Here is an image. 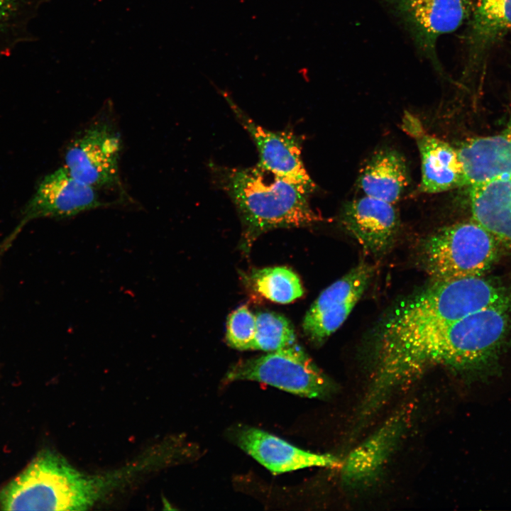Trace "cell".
<instances>
[{
	"label": "cell",
	"instance_id": "1",
	"mask_svg": "<svg viewBox=\"0 0 511 511\" xmlns=\"http://www.w3.org/2000/svg\"><path fill=\"white\" fill-rule=\"evenodd\" d=\"M510 304L507 290L483 275L433 280L397 304L383 319L375 335L369 387L454 322L486 308Z\"/></svg>",
	"mask_w": 511,
	"mask_h": 511
},
{
	"label": "cell",
	"instance_id": "12",
	"mask_svg": "<svg viewBox=\"0 0 511 511\" xmlns=\"http://www.w3.org/2000/svg\"><path fill=\"white\" fill-rule=\"evenodd\" d=\"M233 439L241 449L275 474L309 467L334 468L341 464L334 456L302 450L253 427L236 429Z\"/></svg>",
	"mask_w": 511,
	"mask_h": 511
},
{
	"label": "cell",
	"instance_id": "6",
	"mask_svg": "<svg viewBox=\"0 0 511 511\" xmlns=\"http://www.w3.org/2000/svg\"><path fill=\"white\" fill-rule=\"evenodd\" d=\"M109 205L98 189L70 174L64 166L46 175L24 206L19 224L0 245L6 251L29 221L40 218L63 219Z\"/></svg>",
	"mask_w": 511,
	"mask_h": 511
},
{
	"label": "cell",
	"instance_id": "2",
	"mask_svg": "<svg viewBox=\"0 0 511 511\" xmlns=\"http://www.w3.org/2000/svg\"><path fill=\"white\" fill-rule=\"evenodd\" d=\"M511 324V304L493 306L466 316L425 341L394 368L392 379L406 387L428 369L444 366L485 382L498 370V360Z\"/></svg>",
	"mask_w": 511,
	"mask_h": 511
},
{
	"label": "cell",
	"instance_id": "10",
	"mask_svg": "<svg viewBox=\"0 0 511 511\" xmlns=\"http://www.w3.org/2000/svg\"><path fill=\"white\" fill-rule=\"evenodd\" d=\"M392 5L417 48L435 65L438 39L456 31L471 12V0H392Z\"/></svg>",
	"mask_w": 511,
	"mask_h": 511
},
{
	"label": "cell",
	"instance_id": "5",
	"mask_svg": "<svg viewBox=\"0 0 511 511\" xmlns=\"http://www.w3.org/2000/svg\"><path fill=\"white\" fill-rule=\"evenodd\" d=\"M224 380H253L309 398H324L334 385L295 344L234 364Z\"/></svg>",
	"mask_w": 511,
	"mask_h": 511
},
{
	"label": "cell",
	"instance_id": "11",
	"mask_svg": "<svg viewBox=\"0 0 511 511\" xmlns=\"http://www.w3.org/2000/svg\"><path fill=\"white\" fill-rule=\"evenodd\" d=\"M340 221L363 249L374 256H382L390 249L400 224L393 204L366 195L347 202Z\"/></svg>",
	"mask_w": 511,
	"mask_h": 511
},
{
	"label": "cell",
	"instance_id": "8",
	"mask_svg": "<svg viewBox=\"0 0 511 511\" xmlns=\"http://www.w3.org/2000/svg\"><path fill=\"white\" fill-rule=\"evenodd\" d=\"M373 275V268L361 262L326 287L307 312L302 322L305 336L321 346L345 322Z\"/></svg>",
	"mask_w": 511,
	"mask_h": 511
},
{
	"label": "cell",
	"instance_id": "22",
	"mask_svg": "<svg viewBox=\"0 0 511 511\" xmlns=\"http://www.w3.org/2000/svg\"><path fill=\"white\" fill-rule=\"evenodd\" d=\"M256 329V316L245 306H241L228 317L226 339L232 348L251 350Z\"/></svg>",
	"mask_w": 511,
	"mask_h": 511
},
{
	"label": "cell",
	"instance_id": "16",
	"mask_svg": "<svg viewBox=\"0 0 511 511\" xmlns=\"http://www.w3.org/2000/svg\"><path fill=\"white\" fill-rule=\"evenodd\" d=\"M417 143L422 163L421 192L439 193L467 185L456 148L428 134L419 136Z\"/></svg>",
	"mask_w": 511,
	"mask_h": 511
},
{
	"label": "cell",
	"instance_id": "14",
	"mask_svg": "<svg viewBox=\"0 0 511 511\" xmlns=\"http://www.w3.org/2000/svg\"><path fill=\"white\" fill-rule=\"evenodd\" d=\"M456 149L467 185L511 176V128L497 135L471 138Z\"/></svg>",
	"mask_w": 511,
	"mask_h": 511
},
{
	"label": "cell",
	"instance_id": "21",
	"mask_svg": "<svg viewBox=\"0 0 511 511\" xmlns=\"http://www.w3.org/2000/svg\"><path fill=\"white\" fill-rule=\"evenodd\" d=\"M256 316V334L251 350L270 352L295 344L294 329L286 317L272 312H260Z\"/></svg>",
	"mask_w": 511,
	"mask_h": 511
},
{
	"label": "cell",
	"instance_id": "13",
	"mask_svg": "<svg viewBox=\"0 0 511 511\" xmlns=\"http://www.w3.org/2000/svg\"><path fill=\"white\" fill-rule=\"evenodd\" d=\"M404 412L391 417L372 435L353 449L341 462V478L349 485L368 483L379 474L406 427Z\"/></svg>",
	"mask_w": 511,
	"mask_h": 511
},
{
	"label": "cell",
	"instance_id": "17",
	"mask_svg": "<svg viewBox=\"0 0 511 511\" xmlns=\"http://www.w3.org/2000/svg\"><path fill=\"white\" fill-rule=\"evenodd\" d=\"M358 183L365 195L395 203L409 184L405 159L395 150H379L363 167Z\"/></svg>",
	"mask_w": 511,
	"mask_h": 511
},
{
	"label": "cell",
	"instance_id": "4",
	"mask_svg": "<svg viewBox=\"0 0 511 511\" xmlns=\"http://www.w3.org/2000/svg\"><path fill=\"white\" fill-rule=\"evenodd\" d=\"M499 243L473 220L439 229L419 243L421 268L433 280L481 276L494 264Z\"/></svg>",
	"mask_w": 511,
	"mask_h": 511
},
{
	"label": "cell",
	"instance_id": "18",
	"mask_svg": "<svg viewBox=\"0 0 511 511\" xmlns=\"http://www.w3.org/2000/svg\"><path fill=\"white\" fill-rule=\"evenodd\" d=\"M468 42L470 62H478L511 32V0H471Z\"/></svg>",
	"mask_w": 511,
	"mask_h": 511
},
{
	"label": "cell",
	"instance_id": "20",
	"mask_svg": "<svg viewBox=\"0 0 511 511\" xmlns=\"http://www.w3.org/2000/svg\"><path fill=\"white\" fill-rule=\"evenodd\" d=\"M248 282L255 292L278 303H290L304 293L300 278L286 267L253 269L248 276Z\"/></svg>",
	"mask_w": 511,
	"mask_h": 511
},
{
	"label": "cell",
	"instance_id": "19",
	"mask_svg": "<svg viewBox=\"0 0 511 511\" xmlns=\"http://www.w3.org/2000/svg\"><path fill=\"white\" fill-rule=\"evenodd\" d=\"M48 0H0V62L32 38L31 26Z\"/></svg>",
	"mask_w": 511,
	"mask_h": 511
},
{
	"label": "cell",
	"instance_id": "7",
	"mask_svg": "<svg viewBox=\"0 0 511 511\" xmlns=\"http://www.w3.org/2000/svg\"><path fill=\"white\" fill-rule=\"evenodd\" d=\"M121 141L112 125L96 121L69 144L65 168L78 180L99 190L120 184Z\"/></svg>",
	"mask_w": 511,
	"mask_h": 511
},
{
	"label": "cell",
	"instance_id": "9",
	"mask_svg": "<svg viewBox=\"0 0 511 511\" xmlns=\"http://www.w3.org/2000/svg\"><path fill=\"white\" fill-rule=\"evenodd\" d=\"M221 94L255 143L259 155L257 165L312 193L316 185L302 158L300 137L289 130L271 131L260 126L236 104L227 92L221 90Z\"/></svg>",
	"mask_w": 511,
	"mask_h": 511
},
{
	"label": "cell",
	"instance_id": "3",
	"mask_svg": "<svg viewBox=\"0 0 511 511\" xmlns=\"http://www.w3.org/2000/svg\"><path fill=\"white\" fill-rule=\"evenodd\" d=\"M210 167L216 185L228 195L238 213L244 252H248L253 242L267 231L307 226L322 219L310 206L309 191L258 165Z\"/></svg>",
	"mask_w": 511,
	"mask_h": 511
},
{
	"label": "cell",
	"instance_id": "15",
	"mask_svg": "<svg viewBox=\"0 0 511 511\" xmlns=\"http://www.w3.org/2000/svg\"><path fill=\"white\" fill-rule=\"evenodd\" d=\"M470 187L472 219L511 253V176Z\"/></svg>",
	"mask_w": 511,
	"mask_h": 511
}]
</instances>
